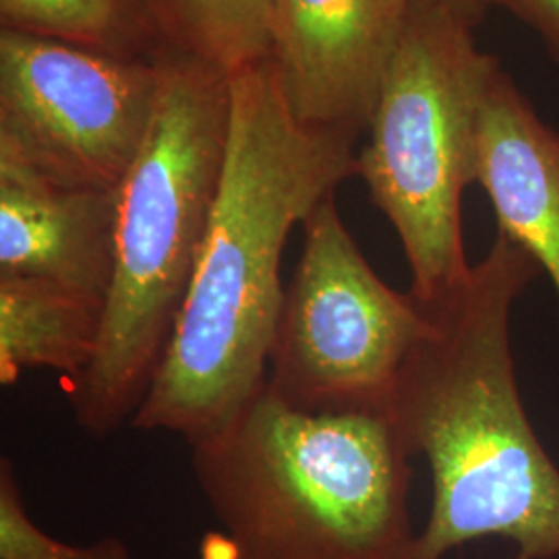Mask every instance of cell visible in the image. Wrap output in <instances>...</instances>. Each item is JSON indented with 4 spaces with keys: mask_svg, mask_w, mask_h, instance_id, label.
Segmentation results:
<instances>
[{
    "mask_svg": "<svg viewBox=\"0 0 559 559\" xmlns=\"http://www.w3.org/2000/svg\"><path fill=\"white\" fill-rule=\"evenodd\" d=\"M230 87L221 193L173 338L131 419L187 445L221 431L265 388L286 240L359 177L357 140L302 124L270 60L233 75Z\"/></svg>",
    "mask_w": 559,
    "mask_h": 559,
    "instance_id": "6da1fadb",
    "label": "cell"
},
{
    "mask_svg": "<svg viewBox=\"0 0 559 559\" xmlns=\"http://www.w3.org/2000/svg\"><path fill=\"white\" fill-rule=\"evenodd\" d=\"M540 267L498 233L485 260L440 299L400 376L392 417L423 454L433 503L413 559L501 537L519 559L559 556V468L520 400L510 311Z\"/></svg>",
    "mask_w": 559,
    "mask_h": 559,
    "instance_id": "7a4b0ae2",
    "label": "cell"
},
{
    "mask_svg": "<svg viewBox=\"0 0 559 559\" xmlns=\"http://www.w3.org/2000/svg\"><path fill=\"white\" fill-rule=\"evenodd\" d=\"M191 448L230 559H413L411 450L392 413H302L263 388Z\"/></svg>",
    "mask_w": 559,
    "mask_h": 559,
    "instance_id": "3957f363",
    "label": "cell"
},
{
    "mask_svg": "<svg viewBox=\"0 0 559 559\" xmlns=\"http://www.w3.org/2000/svg\"><path fill=\"white\" fill-rule=\"evenodd\" d=\"M140 154L119 189L117 260L100 346L67 388L92 438L131 423L187 299L228 154L230 75L170 50Z\"/></svg>",
    "mask_w": 559,
    "mask_h": 559,
    "instance_id": "277c9868",
    "label": "cell"
},
{
    "mask_svg": "<svg viewBox=\"0 0 559 559\" xmlns=\"http://www.w3.org/2000/svg\"><path fill=\"white\" fill-rule=\"evenodd\" d=\"M471 29L450 11L411 4L359 154V177L399 235L419 302L440 299L473 267L462 193L475 182L480 106L500 64Z\"/></svg>",
    "mask_w": 559,
    "mask_h": 559,
    "instance_id": "5b68a950",
    "label": "cell"
},
{
    "mask_svg": "<svg viewBox=\"0 0 559 559\" xmlns=\"http://www.w3.org/2000/svg\"><path fill=\"white\" fill-rule=\"evenodd\" d=\"M425 328L417 299L376 274L330 195L302 222L265 388L302 413H392Z\"/></svg>",
    "mask_w": 559,
    "mask_h": 559,
    "instance_id": "8992f818",
    "label": "cell"
},
{
    "mask_svg": "<svg viewBox=\"0 0 559 559\" xmlns=\"http://www.w3.org/2000/svg\"><path fill=\"white\" fill-rule=\"evenodd\" d=\"M160 60L0 32V150L50 179L120 189L160 92Z\"/></svg>",
    "mask_w": 559,
    "mask_h": 559,
    "instance_id": "52a82bcc",
    "label": "cell"
},
{
    "mask_svg": "<svg viewBox=\"0 0 559 559\" xmlns=\"http://www.w3.org/2000/svg\"><path fill=\"white\" fill-rule=\"evenodd\" d=\"M408 11V0H276L270 64L293 115L359 140Z\"/></svg>",
    "mask_w": 559,
    "mask_h": 559,
    "instance_id": "ba28073f",
    "label": "cell"
},
{
    "mask_svg": "<svg viewBox=\"0 0 559 559\" xmlns=\"http://www.w3.org/2000/svg\"><path fill=\"white\" fill-rule=\"evenodd\" d=\"M117 224L119 189L67 185L0 150V276L50 280L106 300Z\"/></svg>",
    "mask_w": 559,
    "mask_h": 559,
    "instance_id": "9c48e42d",
    "label": "cell"
},
{
    "mask_svg": "<svg viewBox=\"0 0 559 559\" xmlns=\"http://www.w3.org/2000/svg\"><path fill=\"white\" fill-rule=\"evenodd\" d=\"M475 182L489 195L500 235L539 263L559 299V135L500 67L480 106Z\"/></svg>",
    "mask_w": 559,
    "mask_h": 559,
    "instance_id": "30bf717a",
    "label": "cell"
},
{
    "mask_svg": "<svg viewBox=\"0 0 559 559\" xmlns=\"http://www.w3.org/2000/svg\"><path fill=\"white\" fill-rule=\"evenodd\" d=\"M106 300L59 282L0 276V383L23 371L52 369L67 388L98 353Z\"/></svg>",
    "mask_w": 559,
    "mask_h": 559,
    "instance_id": "8fae6325",
    "label": "cell"
},
{
    "mask_svg": "<svg viewBox=\"0 0 559 559\" xmlns=\"http://www.w3.org/2000/svg\"><path fill=\"white\" fill-rule=\"evenodd\" d=\"M0 23L122 59L160 60L173 50L152 0H0Z\"/></svg>",
    "mask_w": 559,
    "mask_h": 559,
    "instance_id": "7c38bea8",
    "label": "cell"
},
{
    "mask_svg": "<svg viewBox=\"0 0 559 559\" xmlns=\"http://www.w3.org/2000/svg\"><path fill=\"white\" fill-rule=\"evenodd\" d=\"M173 50L237 75L270 60L276 0H152Z\"/></svg>",
    "mask_w": 559,
    "mask_h": 559,
    "instance_id": "4fadbf2b",
    "label": "cell"
},
{
    "mask_svg": "<svg viewBox=\"0 0 559 559\" xmlns=\"http://www.w3.org/2000/svg\"><path fill=\"white\" fill-rule=\"evenodd\" d=\"M0 559H131L129 547L117 539L92 545H69L50 537L27 514L11 460H0Z\"/></svg>",
    "mask_w": 559,
    "mask_h": 559,
    "instance_id": "5bb4252c",
    "label": "cell"
},
{
    "mask_svg": "<svg viewBox=\"0 0 559 559\" xmlns=\"http://www.w3.org/2000/svg\"><path fill=\"white\" fill-rule=\"evenodd\" d=\"M510 9L520 20L535 27L559 60V0H487Z\"/></svg>",
    "mask_w": 559,
    "mask_h": 559,
    "instance_id": "9a60e30c",
    "label": "cell"
},
{
    "mask_svg": "<svg viewBox=\"0 0 559 559\" xmlns=\"http://www.w3.org/2000/svg\"><path fill=\"white\" fill-rule=\"evenodd\" d=\"M408 2L417 4V7L450 11V13L459 15L460 20L468 21L471 25H475L479 21L485 7L489 4L487 0H408Z\"/></svg>",
    "mask_w": 559,
    "mask_h": 559,
    "instance_id": "2e32d148",
    "label": "cell"
}]
</instances>
